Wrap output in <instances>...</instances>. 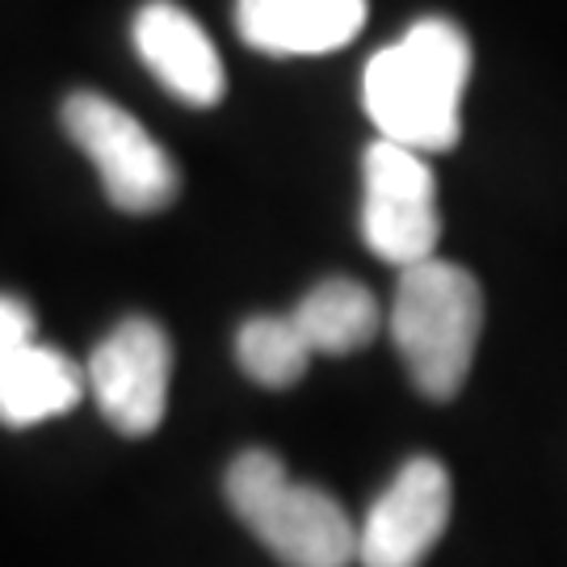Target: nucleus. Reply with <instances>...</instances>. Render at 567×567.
Returning <instances> with one entry per match:
<instances>
[{
	"label": "nucleus",
	"mask_w": 567,
	"mask_h": 567,
	"mask_svg": "<svg viewBox=\"0 0 567 567\" xmlns=\"http://www.w3.org/2000/svg\"><path fill=\"white\" fill-rule=\"evenodd\" d=\"M454 487L437 458H408L358 526V567H421L450 526Z\"/></svg>",
	"instance_id": "7"
},
{
	"label": "nucleus",
	"mask_w": 567,
	"mask_h": 567,
	"mask_svg": "<svg viewBox=\"0 0 567 567\" xmlns=\"http://www.w3.org/2000/svg\"><path fill=\"white\" fill-rule=\"evenodd\" d=\"M236 362L261 386H295L311 362V344L290 316H252L236 332Z\"/></svg>",
	"instance_id": "12"
},
{
	"label": "nucleus",
	"mask_w": 567,
	"mask_h": 567,
	"mask_svg": "<svg viewBox=\"0 0 567 567\" xmlns=\"http://www.w3.org/2000/svg\"><path fill=\"white\" fill-rule=\"evenodd\" d=\"M362 240L379 261L416 265L437 252L442 215L425 152L379 140L362 156Z\"/></svg>",
	"instance_id": "5"
},
{
	"label": "nucleus",
	"mask_w": 567,
	"mask_h": 567,
	"mask_svg": "<svg viewBox=\"0 0 567 567\" xmlns=\"http://www.w3.org/2000/svg\"><path fill=\"white\" fill-rule=\"evenodd\" d=\"M131 39L147 72L185 105H219L227 93L224 60L215 51V42L198 21L185 13L177 0H147Z\"/></svg>",
	"instance_id": "8"
},
{
	"label": "nucleus",
	"mask_w": 567,
	"mask_h": 567,
	"mask_svg": "<svg viewBox=\"0 0 567 567\" xmlns=\"http://www.w3.org/2000/svg\"><path fill=\"white\" fill-rule=\"evenodd\" d=\"M362 25L365 0H236V30L265 55H328Z\"/></svg>",
	"instance_id": "9"
},
{
	"label": "nucleus",
	"mask_w": 567,
	"mask_h": 567,
	"mask_svg": "<svg viewBox=\"0 0 567 567\" xmlns=\"http://www.w3.org/2000/svg\"><path fill=\"white\" fill-rule=\"evenodd\" d=\"M84 379L102 416L122 437H147L161 429L168 408L173 344L156 320L131 316L93 349Z\"/></svg>",
	"instance_id": "6"
},
{
	"label": "nucleus",
	"mask_w": 567,
	"mask_h": 567,
	"mask_svg": "<svg viewBox=\"0 0 567 567\" xmlns=\"http://www.w3.org/2000/svg\"><path fill=\"white\" fill-rule=\"evenodd\" d=\"M295 328L303 332V341L311 344V353H358L379 337L383 328V311L379 299L353 278H328L316 290H307L299 307L290 311Z\"/></svg>",
	"instance_id": "11"
},
{
	"label": "nucleus",
	"mask_w": 567,
	"mask_h": 567,
	"mask_svg": "<svg viewBox=\"0 0 567 567\" xmlns=\"http://www.w3.org/2000/svg\"><path fill=\"white\" fill-rule=\"evenodd\" d=\"M471 42L446 18H425L365 63V114L383 140L416 152H450L463 135Z\"/></svg>",
	"instance_id": "1"
},
{
	"label": "nucleus",
	"mask_w": 567,
	"mask_h": 567,
	"mask_svg": "<svg viewBox=\"0 0 567 567\" xmlns=\"http://www.w3.org/2000/svg\"><path fill=\"white\" fill-rule=\"evenodd\" d=\"M386 328L416 391L425 400L446 404L463 391L480 349L484 290L471 278V269L442 261L433 252L425 261L400 269Z\"/></svg>",
	"instance_id": "2"
},
{
	"label": "nucleus",
	"mask_w": 567,
	"mask_h": 567,
	"mask_svg": "<svg viewBox=\"0 0 567 567\" xmlns=\"http://www.w3.org/2000/svg\"><path fill=\"white\" fill-rule=\"evenodd\" d=\"M231 513L261 538L286 567L358 564V526L328 492L295 484L278 454L244 450L224 475Z\"/></svg>",
	"instance_id": "3"
},
{
	"label": "nucleus",
	"mask_w": 567,
	"mask_h": 567,
	"mask_svg": "<svg viewBox=\"0 0 567 567\" xmlns=\"http://www.w3.org/2000/svg\"><path fill=\"white\" fill-rule=\"evenodd\" d=\"M63 131L93 161L105 198L126 215H156L182 194L173 156L135 114L102 93H72L63 102Z\"/></svg>",
	"instance_id": "4"
},
{
	"label": "nucleus",
	"mask_w": 567,
	"mask_h": 567,
	"mask_svg": "<svg viewBox=\"0 0 567 567\" xmlns=\"http://www.w3.org/2000/svg\"><path fill=\"white\" fill-rule=\"evenodd\" d=\"M84 386L89 379L68 353L30 341L0 365V425L30 429L55 421L81 404Z\"/></svg>",
	"instance_id": "10"
},
{
	"label": "nucleus",
	"mask_w": 567,
	"mask_h": 567,
	"mask_svg": "<svg viewBox=\"0 0 567 567\" xmlns=\"http://www.w3.org/2000/svg\"><path fill=\"white\" fill-rule=\"evenodd\" d=\"M34 341V316L30 307L13 299V295H0V365L9 362L18 349Z\"/></svg>",
	"instance_id": "13"
}]
</instances>
